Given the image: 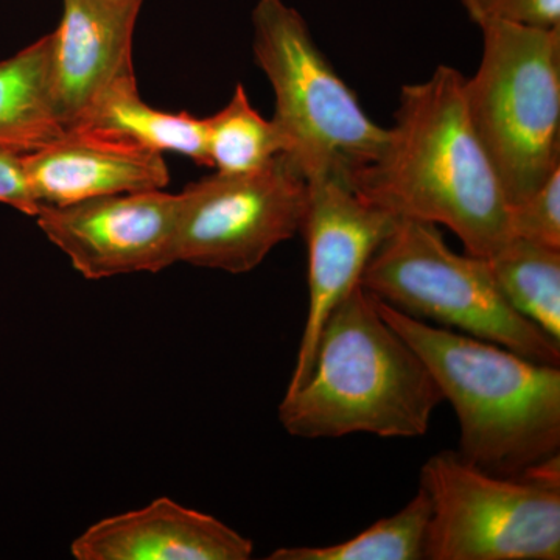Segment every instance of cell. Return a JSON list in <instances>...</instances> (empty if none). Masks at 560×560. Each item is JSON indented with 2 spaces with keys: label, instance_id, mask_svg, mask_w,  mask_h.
<instances>
[{
  "label": "cell",
  "instance_id": "cell-14",
  "mask_svg": "<svg viewBox=\"0 0 560 560\" xmlns=\"http://www.w3.org/2000/svg\"><path fill=\"white\" fill-rule=\"evenodd\" d=\"M51 35L0 61V149L32 153L66 135L51 90Z\"/></svg>",
  "mask_w": 560,
  "mask_h": 560
},
{
  "label": "cell",
  "instance_id": "cell-1",
  "mask_svg": "<svg viewBox=\"0 0 560 560\" xmlns=\"http://www.w3.org/2000/svg\"><path fill=\"white\" fill-rule=\"evenodd\" d=\"M466 77L441 65L401 88L388 143L352 187L397 219L427 221L489 259L510 242L511 208L464 97Z\"/></svg>",
  "mask_w": 560,
  "mask_h": 560
},
{
  "label": "cell",
  "instance_id": "cell-4",
  "mask_svg": "<svg viewBox=\"0 0 560 560\" xmlns=\"http://www.w3.org/2000/svg\"><path fill=\"white\" fill-rule=\"evenodd\" d=\"M253 50L275 92L283 156L307 183L337 178L352 186L353 176L382 156L389 128L368 116L300 11L283 0L257 2Z\"/></svg>",
  "mask_w": 560,
  "mask_h": 560
},
{
  "label": "cell",
  "instance_id": "cell-21",
  "mask_svg": "<svg viewBox=\"0 0 560 560\" xmlns=\"http://www.w3.org/2000/svg\"><path fill=\"white\" fill-rule=\"evenodd\" d=\"M0 202L35 217L40 202L25 171L24 153L0 149Z\"/></svg>",
  "mask_w": 560,
  "mask_h": 560
},
{
  "label": "cell",
  "instance_id": "cell-20",
  "mask_svg": "<svg viewBox=\"0 0 560 560\" xmlns=\"http://www.w3.org/2000/svg\"><path fill=\"white\" fill-rule=\"evenodd\" d=\"M460 3L478 27L489 22L560 27V0H460Z\"/></svg>",
  "mask_w": 560,
  "mask_h": 560
},
{
  "label": "cell",
  "instance_id": "cell-16",
  "mask_svg": "<svg viewBox=\"0 0 560 560\" xmlns=\"http://www.w3.org/2000/svg\"><path fill=\"white\" fill-rule=\"evenodd\" d=\"M488 264L511 307L560 342V249L512 237Z\"/></svg>",
  "mask_w": 560,
  "mask_h": 560
},
{
  "label": "cell",
  "instance_id": "cell-6",
  "mask_svg": "<svg viewBox=\"0 0 560 560\" xmlns=\"http://www.w3.org/2000/svg\"><path fill=\"white\" fill-rule=\"evenodd\" d=\"M360 285L411 318L560 366V342L511 307L488 259L448 248L436 224L397 219Z\"/></svg>",
  "mask_w": 560,
  "mask_h": 560
},
{
  "label": "cell",
  "instance_id": "cell-19",
  "mask_svg": "<svg viewBox=\"0 0 560 560\" xmlns=\"http://www.w3.org/2000/svg\"><path fill=\"white\" fill-rule=\"evenodd\" d=\"M511 234L560 249V167L525 200L511 206Z\"/></svg>",
  "mask_w": 560,
  "mask_h": 560
},
{
  "label": "cell",
  "instance_id": "cell-9",
  "mask_svg": "<svg viewBox=\"0 0 560 560\" xmlns=\"http://www.w3.org/2000/svg\"><path fill=\"white\" fill-rule=\"evenodd\" d=\"M179 217V194L161 189L40 205L35 219L83 278L101 280L178 264Z\"/></svg>",
  "mask_w": 560,
  "mask_h": 560
},
{
  "label": "cell",
  "instance_id": "cell-15",
  "mask_svg": "<svg viewBox=\"0 0 560 560\" xmlns=\"http://www.w3.org/2000/svg\"><path fill=\"white\" fill-rule=\"evenodd\" d=\"M84 128L120 136L158 153L183 154L210 167L206 119L151 108L140 98L135 73L110 86L79 130Z\"/></svg>",
  "mask_w": 560,
  "mask_h": 560
},
{
  "label": "cell",
  "instance_id": "cell-11",
  "mask_svg": "<svg viewBox=\"0 0 560 560\" xmlns=\"http://www.w3.org/2000/svg\"><path fill=\"white\" fill-rule=\"evenodd\" d=\"M138 7L110 0H65L51 35V90L66 131L79 130L116 81L132 75Z\"/></svg>",
  "mask_w": 560,
  "mask_h": 560
},
{
  "label": "cell",
  "instance_id": "cell-13",
  "mask_svg": "<svg viewBox=\"0 0 560 560\" xmlns=\"http://www.w3.org/2000/svg\"><path fill=\"white\" fill-rule=\"evenodd\" d=\"M70 552L77 560H248L254 544L213 515L161 497L94 523Z\"/></svg>",
  "mask_w": 560,
  "mask_h": 560
},
{
  "label": "cell",
  "instance_id": "cell-17",
  "mask_svg": "<svg viewBox=\"0 0 560 560\" xmlns=\"http://www.w3.org/2000/svg\"><path fill=\"white\" fill-rule=\"evenodd\" d=\"M431 503L425 490L397 514L375 522L359 536L329 547L279 548L268 560H422L425 559Z\"/></svg>",
  "mask_w": 560,
  "mask_h": 560
},
{
  "label": "cell",
  "instance_id": "cell-12",
  "mask_svg": "<svg viewBox=\"0 0 560 560\" xmlns=\"http://www.w3.org/2000/svg\"><path fill=\"white\" fill-rule=\"evenodd\" d=\"M25 171L40 205L161 190L171 180L164 156L110 132L72 130L24 154Z\"/></svg>",
  "mask_w": 560,
  "mask_h": 560
},
{
  "label": "cell",
  "instance_id": "cell-22",
  "mask_svg": "<svg viewBox=\"0 0 560 560\" xmlns=\"http://www.w3.org/2000/svg\"><path fill=\"white\" fill-rule=\"evenodd\" d=\"M110 2L120 3V5L138 7V9L142 5V0H110Z\"/></svg>",
  "mask_w": 560,
  "mask_h": 560
},
{
  "label": "cell",
  "instance_id": "cell-7",
  "mask_svg": "<svg viewBox=\"0 0 560 560\" xmlns=\"http://www.w3.org/2000/svg\"><path fill=\"white\" fill-rule=\"evenodd\" d=\"M419 480L431 503L425 559H560V486L489 474L451 451Z\"/></svg>",
  "mask_w": 560,
  "mask_h": 560
},
{
  "label": "cell",
  "instance_id": "cell-5",
  "mask_svg": "<svg viewBox=\"0 0 560 560\" xmlns=\"http://www.w3.org/2000/svg\"><path fill=\"white\" fill-rule=\"evenodd\" d=\"M480 28V66L464 97L511 208L560 167V27Z\"/></svg>",
  "mask_w": 560,
  "mask_h": 560
},
{
  "label": "cell",
  "instance_id": "cell-8",
  "mask_svg": "<svg viewBox=\"0 0 560 560\" xmlns=\"http://www.w3.org/2000/svg\"><path fill=\"white\" fill-rule=\"evenodd\" d=\"M308 184L283 154L253 173L215 172L179 194L178 261L243 275L300 234Z\"/></svg>",
  "mask_w": 560,
  "mask_h": 560
},
{
  "label": "cell",
  "instance_id": "cell-3",
  "mask_svg": "<svg viewBox=\"0 0 560 560\" xmlns=\"http://www.w3.org/2000/svg\"><path fill=\"white\" fill-rule=\"evenodd\" d=\"M375 301L383 318L427 364L444 400L451 401L459 420L458 453L467 463L500 477H522L560 455L559 366Z\"/></svg>",
  "mask_w": 560,
  "mask_h": 560
},
{
  "label": "cell",
  "instance_id": "cell-2",
  "mask_svg": "<svg viewBox=\"0 0 560 560\" xmlns=\"http://www.w3.org/2000/svg\"><path fill=\"white\" fill-rule=\"evenodd\" d=\"M442 401L419 353L383 318L370 291L357 285L327 316L311 375L285 393L279 420L302 440L419 438Z\"/></svg>",
  "mask_w": 560,
  "mask_h": 560
},
{
  "label": "cell",
  "instance_id": "cell-10",
  "mask_svg": "<svg viewBox=\"0 0 560 560\" xmlns=\"http://www.w3.org/2000/svg\"><path fill=\"white\" fill-rule=\"evenodd\" d=\"M307 184L301 232L308 249V312L287 393L307 381L327 316L360 285L364 268L397 221L346 180L327 178Z\"/></svg>",
  "mask_w": 560,
  "mask_h": 560
},
{
  "label": "cell",
  "instance_id": "cell-18",
  "mask_svg": "<svg viewBox=\"0 0 560 560\" xmlns=\"http://www.w3.org/2000/svg\"><path fill=\"white\" fill-rule=\"evenodd\" d=\"M206 128L209 164L220 173L241 175L260 171L287 150L278 125L261 117L250 105L242 83L223 109L206 117Z\"/></svg>",
  "mask_w": 560,
  "mask_h": 560
}]
</instances>
